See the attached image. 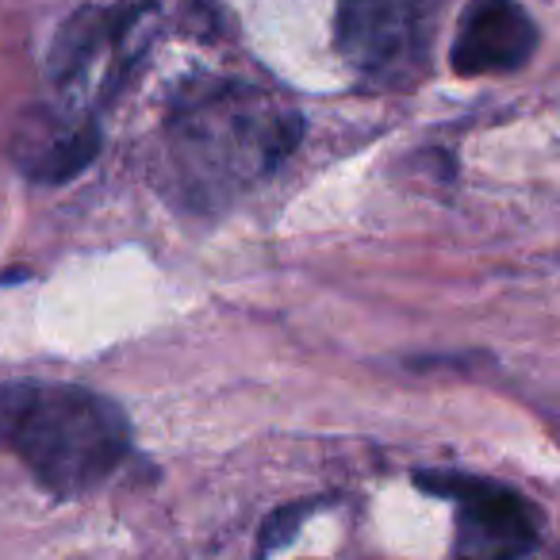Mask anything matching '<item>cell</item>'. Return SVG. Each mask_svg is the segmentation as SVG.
Instances as JSON below:
<instances>
[{
	"instance_id": "cell-1",
	"label": "cell",
	"mask_w": 560,
	"mask_h": 560,
	"mask_svg": "<svg viewBox=\"0 0 560 560\" xmlns=\"http://www.w3.org/2000/svg\"><path fill=\"white\" fill-rule=\"evenodd\" d=\"M0 450L55 495H81L119 468L131 422L101 392L78 384H0Z\"/></svg>"
},
{
	"instance_id": "cell-2",
	"label": "cell",
	"mask_w": 560,
	"mask_h": 560,
	"mask_svg": "<svg viewBox=\"0 0 560 560\" xmlns=\"http://www.w3.org/2000/svg\"><path fill=\"white\" fill-rule=\"evenodd\" d=\"M445 0H338V50L381 89H411L427 73Z\"/></svg>"
},
{
	"instance_id": "cell-3",
	"label": "cell",
	"mask_w": 560,
	"mask_h": 560,
	"mask_svg": "<svg viewBox=\"0 0 560 560\" xmlns=\"http://www.w3.org/2000/svg\"><path fill=\"white\" fill-rule=\"evenodd\" d=\"M422 491L457 503V560H522L537 541V514L518 491L465 472H419Z\"/></svg>"
},
{
	"instance_id": "cell-4",
	"label": "cell",
	"mask_w": 560,
	"mask_h": 560,
	"mask_svg": "<svg viewBox=\"0 0 560 560\" xmlns=\"http://www.w3.org/2000/svg\"><path fill=\"white\" fill-rule=\"evenodd\" d=\"M537 27L514 0H472L453 39V70L460 78L511 73L529 62Z\"/></svg>"
},
{
	"instance_id": "cell-5",
	"label": "cell",
	"mask_w": 560,
	"mask_h": 560,
	"mask_svg": "<svg viewBox=\"0 0 560 560\" xmlns=\"http://www.w3.org/2000/svg\"><path fill=\"white\" fill-rule=\"evenodd\" d=\"M9 154L20 173L39 185H62L89 170L101 154V131L93 119H78L58 108H35L16 124Z\"/></svg>"
},
{
	"instance_id": "cell-6",
	"label": "cell",
	"mask_w": 560,
	"mask_h": 560,
	"mask_svg": "<svg viewBox=\"0 0 560 560\" xmlns=\"http://www.w3.org/2000/svg\"><path fill=\"white\" fill-rule=\"evenodd\" d=\"M142 12H147V4H139V9H116V12L85 9L81 16H73L58 32V43L50 50V73H55L58 85H73V81L85 78L101 62L104 50L116 47L131 32V24Z\"/></svg>"
},
{
	"instance_id": "cell-7",
	"label": "cell",
	"mask_w": 560,
	"mask_h": 560,
	"mask_svg": "<svg viewBox=\"0 0 560 560\" xmlns=\"http://www.w3.org/2000/svg\"><path fill=\"white\" fill-rule=\"evenodd\" d=\"M312 514V506L307 503H296V506H280V511L269 514V522H265L261 529V557H269L272 549H280V545H289L292 534H296L300 522Z\"/></svg>"
}]
</instances>
